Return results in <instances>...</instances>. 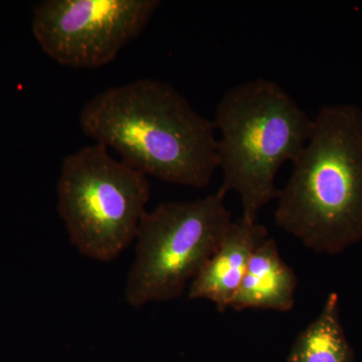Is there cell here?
Here are the masks:
<instances>
[{
	"mask_svg": "<svg viewBox=\"0 0 362 362\" xmlns=\"http://www.w3.org/2000/svg\"><path fill=\"white\" fill-rule=\"evenodd\" d=\"M159 6L158 0H45L35 8L33 32L59 65L97 69L141 35Z\"/></svg>",
	"mask_w": 362,
	"mask_h": 362,
	"instance_id": "8992f818",
	"label": "cell"
},
{
	"mask_svg": "<svg viewBox=\"0 0 362 362\" xmlns=\"http://www.w3.org/2000/svg\"><path fill=\"white\" fill-rule=\"evenodd\" d=\"M287 362H354L340 320L337 293L328 295L319 315L297 335Z\"/></svg>",
	"mask_w": 362,
	"mask_h": 362,
	"instance_id": "9c48e42d",
	"label": "cell"
},
{
	"mask_svg": "<svg viewBox=\"0 0 362 362\" xmlns=\"http://www.w3.org/2000/svg\"><path fill=\"white\" fill-rule=\"evenodd\" d=\"M225 197L218 189L195 201L163 202L144 214L126 283L128 305L170 301L189 287L233 221Z\"/></svg>",
	"mask_w": 362,
	"mask_h": 362,
	"instance_id": "5b68a950",
	"label": "cell"
},
{
	"mask_svg": "<svg viewBox=\"0 0 362 362\" xmlns=\"http://www.w3.org/2000/svg\"><path fill=\"white\" fill-rule=\"evenodd\" d=\"M150 197L147 176L101 144L69 154L58 181V213L73 246L100 262L115 259L135 240Z\"/></svg>",
	"mask_w": 362,
	"mask_h": 362,
	"instance_id": "277c9868",
	"label": "cell"
},
{
	"mask_svg": "<svg viewBox=\"0 0 362 362\" xmlns=\"http://www.w3.org/2000/svg\"><path fill=\"white\" fill-rule=\"evenodd\" d=\"M279 190L276 225L319 254L362 240V109L326 105Z\"/></svg>",
	"mask_w": 362,
	"mask_h": 362,
	"instance_id": "7a4b0ae2",
	"label": "cell"
},
{
	"mask_svg": "<svg viewBox=\"0 0 362 362\" xmlns=\"http://www.w3.org/2000/svg\"><path fill=\"white\" fill-rule=\"evenodd\" d=\"M78 120L85 135L146 176L202 188L218 168L213 120L162 81L108 88L83 107Z\"/></svg>",
	"mask_w": 362,
	"mask_h": 362,
	"instance_id": "6da1fadb",
	"label": "cell"
},
{
	"mask_svg": "<svg viewBox=\"0 0 362 362\" xmlns=\"http://www.w3.org/2000/svg\"><path fill=\"white\" fill-rule=\"evenodd\" d=\"M297 287L294 270L281 257L276 240L267 237L252 252L230 308L288 312L294 307Z\"/></svg>",
	"mask_w": 362,
	"mask_h": 362,
	"instance_id": "ba28073f",
	"label": "cell"
},
{
	"mask_svg": "<svg viewBox=\"0 0 362 362\" xmlns=\"http://www.w3.org/2000/svg\"><path fill=\"white\" fill-rule=\"evenodd\" d=\"M312 121L291 94L268 78L235 86L221 98L213 120L220 132V190L239 195L240 218L258 221L261 209L277 199L276 176L304 148Z\"/></svg>",
	"mask_w": 362,
	"mask_h": 362,
	"instance_id": "3957f363",
	"label": "cell"
},
{
	"mask_svg": "<svg viewBox=\"0 0 362 362\" xmlns=\"http://www.w3.org/2000/svg\"><path fill=\"white\" fill-rule=\"evenodd\" d=\"M267 237L268 230L259 221H233L218 250L188 287V299L209 300L220 312L230 308L252 252Z\"/></svg>",
	"mask_w": 362,
	"mask_h": 362,
	"instance_id": "52a82bcc",
	"label": "cell"
}]
</instances>
